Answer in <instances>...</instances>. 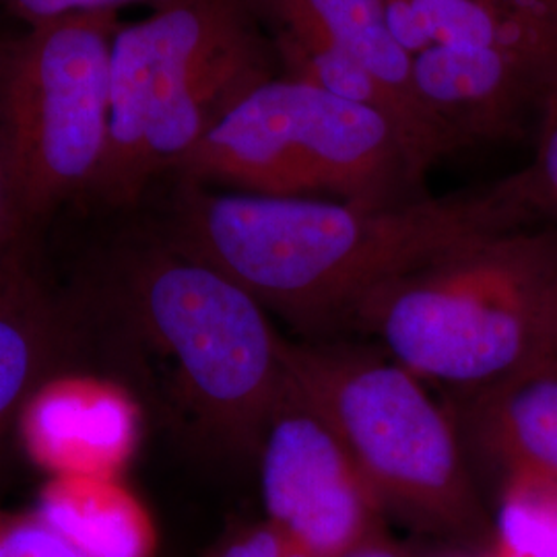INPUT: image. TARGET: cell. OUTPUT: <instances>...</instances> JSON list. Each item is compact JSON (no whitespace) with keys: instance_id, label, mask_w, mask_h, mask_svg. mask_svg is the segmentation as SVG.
<instances>
[{"instance_id":"obj_1","label":"cell","mask_w":557,"mask_h":557,"mask_svg":"<svg viewBox=\"0 0 557 557\" xmlns=\"http://www.w3.org/2000/svg\"><path fill=\"white\" fill-rule=\"evenodd\" d=\"M518 230L487 186L374 207L320 197L215 193L182 180L170 244L298 326L349 324L382 283L469 239Z\"/></svg>"},{"instance_id":"obj_2","label":"cell","mask_w":557,"mask_h":557,"mask_svg":"<svg viewBox=\"0 0 557 557\" xmlns=\"http://www.w3.org/2000/svg\"><path fill=\"white\" fill-rule=\"evenodd\" d=\"M349 324L419 380L494 388L557 351V227L469 239L382 283Z\"/></svg>"},{"instance_id":"obj_3","label":"cell","mask_w":557,"mask_h":557,"mask_svg":"<svg viewBox=\"0 0 557 557\" xmlns=\"http://www.w3.org/2000/svg\"><path fill=\"white\" fill-rule=\"evenodd\" d=\"M273 59L248 0H163L120 25L108 145L89 193L133 205L151 180L176 174L239 96L275 75Z\"/></svg>"},{"instance_id":"obj_4","label":"cell","mask_w":557,"mask_h":557,"mask_svg":"<svg viewBox=\"0 0 557 557\" xmlns=\"http://www.w3.org/2000/svg\"><path fill=\"white\" fill-rule=\"evenodd\" d=\"M428 172L386 114L285 75L239 96L176 170L236 193L374 207L421 199Z\"/></svg>"},{"instance_id":"obj_5","label":"cell","mask_w":557,"mask_h":557,"mask_svg":"<svg viewBox=\"0 0 557 557\" xmlns=\"http://www.w3.org/2000/svg\"><path fill=\"white\" fill-rule=\"evenodd\" d=\"M283 358L384 512L444 539L475 541L492 533L455 428L413 372L386 354L333 343L285 338Z\"/></svg>"},{"instance_id":"obj_6","label":"cell","mask_w":557,"mask_h":557,"mask_svg":"<svg viewBox=\"0 0 557 557\" xmlns=\"http://www.w3.org/2000/svg\"><path fill=\"white\" fill-rule=\"evenodd\" d=\"M128 319L170 363L200 434L234 455L259 453L283 386V343L236 281L172 244L139 255L124 281Z\"/></svg>"},{"instance_id":"obj_7","label":"cell","mask_w":557,"mask_h":557,"mask_svg":"<svg viewBox=\"0 0 557 557\" xmlns=\"http://www.w3.org/2000/svg\"><path fill=\"white\" fill-rule=\"evenodd\" d=\"M425 119L450 151L517 139L557 75V15L487 0H386Z\"/></svg>"},{"instance_id":"obj_8","label":"cell","mask_w":557,"mask_h":557,"mask_svg":"<svg viewBox=\"0 0 557 557\" xmlns=\"http://www.w3.org/2000/svg\"><path fill=\"white\" fill-rule=\"evenodd\" d=\"M116 13L32 25L0 44V156L25 220L89 190L112 112Z\"/></svg>"},{"instance_id":"obj_9","label":"cell","mask_w":557,"mask_h":557,"mask_svg":"<svg viewBox=\"0 0 557 557\" xmlns=\"http://www.w3.org/2000/svg\"><path fill=\"white\" fill-rule=\"evenodd\" d=\"M271 29L285 77L376 108L430 168L450 147L419 108L411 66L388 23L386 0H248Z\"/></svg>"},{"instance_id":"obj_10","label":"cell","mask_w":557,"mask_h":557,"mask_svg":"<svg viewBox=\"0 0 557 557\" xmlns=\"http://www.w3.org/2000/svg\"><path fill=\"white\" fill-rule=\"evenodd\" d=\"M257 455L267 520L301 552L347 557L384 539L379 496L289 372Z\"/></svg>"},{"instance_id":"obj_11","label":"cell","mask_w":557,"mask_h":557,"mask_svg":"<svg viewBox=\"0 0 557 557\" xmlns=\"http://www.w3.org/2000/svg\"><path fill=\"white\" fill-rule=\"evenodd\" d=\"M469 428L504 473L557 478V351L469 397Z\"/></svg>"},{"instance_id":"obj_12","label":"cell","mask_w":557,"mask_h":557,"mask_svg":"<svg viewBox=\"0 0 557 557\" xmlns=\"http://www.w3.org/2000/svg\"><path fill=\"white\" fill-rule=\"evenodd\" d=\"M64 351V322L23 278L0 301V436L57 372Z\"/></svg>"},{"instance_id":"obj_13","label":"cell","mask_w":557,"mask_h":557,"mask_svg":"<svg viewBox=\"0 0 557 557\" xmlns=\"http://www.w3.org/2000/svg\"><path fill=\"white\" fill-rule=\"evenodd\" d=\"M492 537L496 557H557V478L504 473Z\"/></svg>"},{"instance_id":"obj_14","label":"cell","mask_w":557,"mask_h":557,"mask_svg":"<svg viewBox=\"0 0 557 557\" xmlns=\"http://www.w3.org/2000/svg\"><path fill=\"white\" fill-rule=\"evenodd\" d=\"M535 156L496 182L517 227H557V75L535 122Z\"/></svg>"},{"instance_id":"obj_15","label":"cell","mask_w":557,"mask_h":557,"mask_svg":"<svg viewBox=\"0 0 557 557\" xmlns=\"http://www.w3.org/2000/svg\"><path fill=\"white\" fill-rule=\"evenodd\" d=\"M0 557H103L46 504L38 510H0Z\"/></svg>"},{"instance_id":"obj_16","label":"cell","mask_w":557,"mask_h":557,"mask_svg":"<svg viewBox=\"0 0 557 557\" xmlns=\"http://www.w3.org/2000/svg\"><path fill=\"white\" fill-rule=\"evenodd\" d=\"M296 545L267 518L230 533L207 557H287Z\"/></svg>"},{"instance_id":"obj_17","label":"cell","mask_w":557,"mask_h":557,"mask_svg":"<svg viewBox=\"0 0 557 557\" xmlns=\"http://www.w3.org/2000/svg\"><path fill=\"white\" fill-rule=\"evenodd\" d=\"M9 9L29 27L46 21L83 15V13H116L120 7L147 2V0H4ZM160 4L163 0H153Z\"/></svg>"},{"instance_id":"obj_18","label":"cell","mask_w":557,"mask_h":557,"mask_svg":"<svg viewBox=\"0 0 557 557\" xmlns=\"http://www.w3.org/2000/svg\"><path fill=\"white\" fill-rule=\"evenodd\" d=\"M23 223V209L0 156V257H9V250L20 236Z\"/></svg>"},{"instance_id":"obj_19","label":"cell","mask_w":557,"mask_h":557,"mask_svg":"<svg viewBox=\"0 0 557 557\" xmlns=\"http://www.w3.org/2000/svg\"><path fill=\"white\" fill-rule=\"evenodd\" d=\"M347 557H411L409 554H405L403 549H398L395 547L388 539H380L376 543H372V545H368V547H363V549H359L356 554H351V556Z\"/></svg>"},{"instance_id":"obj_20","label":"cell","mask_w":557,"mask_h":557,"mask_svg":"<svg viewBox=\"0 0 557 557\" xmlns=\"http://www.w3.org/2000/svg\"><path fill=\"white\" fill-rule=\"evenodd\" d=\"M21 281H23V277H20V273L13 269L9 259L0 257V301L9 298Z\"/></svg>"},{"instance_id":"obj_21","label":"cell","mask_w":557,"mask_h":557,"mask_svg":"<svg viewBox=\"0 0 557 557\" xmlns=\"http://www.w3.org/2000/svg\"><path fill=\"white\" fill-rule=\"evenodd\" d=\"M487 2L510 4V7L533 9V11H543V13H554V15H557V0H487Z\"/></svg>"},{"instance_id":"obj_22","label":"cell","mask_w":557,"mask_h":557,"mask_svg":"<svg viewBox=\"0 0 557 557\" xmlns=\"http://www.w3.org/2000/svg\"><path fill=\"white\" fill-rule=\"evenodd\" d=\"M287 557H312L310 556V554H306V552H301V549H298V547H296V549H294V552H292V554H289V556Z\"/></svg>"},{"instance_id":"obj_23","label":"cell","mask_w":557,"mask_h":557,"mask_svg":"<svg viewBox=\"0 0 557 557\" xmlns=\"http://www.w3.org/2000/svg\"><path fill=\"white\" fill-rule=\"evenodd\" d=\"M465 557H496L492 552H485V554H481V556H465Z\"/></svg>"}]
</instances>
